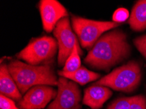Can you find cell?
Here are the masks:
<instances>
[{
  "mask_svg": "<svg viewBox=\"0 0 146 109\" xmlns=\"http://www.w3.org/2000/svg\"><path fill=\"white\" fill-rule=\"evenodd\" d=\"M57 91L47 85H38L30 88L25 93L18 106L21 109L44 108L56 96Z\"/></svg>",
  "mask_w": 146,
  "mask_h": 109,
  "instance_id": "cell-8",
  "label": "cell"
},
{
  "mask_svg": "<svg viewBox=\"0 0 146 109\" xmlns=\"http://www.w3.org/2000/svg\"><path fill=\"white\" fill-rule=\"evenodd\" d=\"M128 23L134 31L142 32L146 30V0L137 1L132 8Z\"/></svg>",
  "mask_w": 146,
  "mask_h": 109,
  "instance_id": "cell-12",
  "label": "cell"
},
{
  "mask_svg": "<svg viewBox=\"0 0 146 109\" xmlns=\"http://www.w3.org/2000/svg\"><path fill=\"white\" fill-rule=\"evenodd\" d=\"M58 50L56 40L52 37L43 36L35 39L17 54L19 59L32 65H45L50 62Z\"/></svg>",
  "mask_w": 146,
  "mask_h": 109,
  "instance_id": "cell-4",
  "label": "cell"
},
{
  "mask_svg": "<svg viewBox=\"0 0 146 109\" xmlns=\"http://www.w3.org/2000/svg\"><path fill=\"white\" fill-rule=\"evenodd\" d=\"M53 33L58 46V64L60 67L64 66L75 45L79 44L78 39L71 28L68 17L64 18L57 23Z\"/></svg>",
  "mask_w": 146,
  "mask_h": 109,
  "instance_id": "cell-7",
  "label": "cell"
},
{
  "mask_svg": "<svg viewBox=\"0 0 146 109\" xmlns=\"http://www.w3.org/2000/svg\"><path fill=\"white\" fill-rule=\"evenodd\" d=\"M133 42L137 49L146 59V35L137 37Z\"/></svg>",
  "mask_w": 146,
  "mask_h": 109,
  "instance_id": "cell-18",
  "label": "cell"
},
{
  "mask_svg": "<svg viewBox=\"0 0 146 109\" xmlns=\"http://www.w3.org/2000/svg\"><path fill=\"white\" fill-rule=\"evenodd\" d=\"M0 92L15 101H19L23 98L16 82L9 71L8 65L1 63L0 67Z\"/></svg>",
  "mask_w": 146,
  "mask_h": 109,
  "instance_id": "cell-11",
  "label": "cell"
},
{
  "mask_svg": "<svg viewBox=\"0 0 146 109\" xmlns=\"http://www.w3.org/2000/svg\"><path fill=\"white\" fill-rule=\"evenodd\" d=\"M58 74L60 77L72 80L80 85H85L88 82L96 81L100 77V75L93 71L88 70L85 67L81 66L79 69L74 72H66L64 71H58Z\"/></svg>",
  "mask_w": 146,
  "mask_h": 109,
  "instance_id": "cell-13",
  "label": "cell"
},
{
  "mask_svg": "<svg viewBox=\"0 0 146 109\" xmlns=\"http://www.w3.org/2000/svg\"><path fill=\"white\" fill-rule=\"evenodd\" d=\"M39 8L43 29L48 33L54 30L61 19L68 17L66 9L56 0H41Z\"/></svg>",
  "mask_w": 146,
  "mask_h": 109,
  "instance_id": "cell-9",
  "label": "cell"
},
{
  "mask_svg": "<svg viewBox=\"0 0 146 109\" xmlns=\"http://www.w3.org/2000/svg\"><path fill=\"white\" fill-rule=\"evenodd\" d=\"M130 14L129 11L125 8H119L115 11L113 15V22L121 24L129 18Z\"/></svg>",
  "mask_w": 146,
  "mask_h": 109,
  "instance_id": "cell-16",
  "label": "cell"
},
{
  "mask_svg": "<svg viewBox=\"0 0 146 109\" xmlns=\"http://www.w3.org/2000/svg\"><path fill=\"white\" fill-rule=\"evenodd\" d=\"M112 95V92L106 86L93 84L84 92L83 103L92 109H100Z\"/></svg>",
  "mask_w": 146,
  "mask_h": 109,
  "instance_id": "cell-10",
  "label": "cell"
},
{
  "mask_svg": "<svg viewBox=\"0 0 146 109\" xmlns=\"http://www.w3.org/2000/svg\"><path fill=\"white\" fill-rule=\"evenodd\" d=\"M129 109H146V97L142 95L134 96Z\"/></svg>",
  "mask_w": 146,
  "mask_h": 109,
  "instance_id": "cell-17",
  "label": "cell"
},
{
  "mask_svg": "<svg viewBox=\"0 0 146 109\" xmlns=\"http://www.w3.org/2000/svg\"><path fill=\"white\" fill-rule=\"evenodd\" d=\"M57 86L56 96L47 109H81V91L76 82L60 77Z\"/></svg>",
  "mask_w": 146,
  "mask_h": 109,
  "instance_id": "cell-6",
  "label": "cell"
},
{
  "mask_svg": "<svg viewBox=\"0 0 146 109\" xmlns=\"http://www.w3.org/2000/svg\"><path fill=\"white\" fill-rule=\"evenodd\" d=\"M133 97H120L113 101L108 109H129Z\"/></svg>",
  "mask_w": 146,
  "mask_h": 109,
  "instance_id": "cell-15",
  "label": "cell"
},
{
  "mask_svg": "<svg viewBox=\"0 0 146 109\" xmlns=\"http://www.w3.org/2000/svg\"><path fill=\"white\" fill-rule=\"evenodd\" d=\"M141 78L140 64L137 61H130L101 78L95 84L106 86L119 92L130 93L138 87Z\"/></svg>",
  "mask_w": 146,
  "mask_h": 109,
  "instance_id": "cell-3",
  "label": "cell"
},
{
  "mask_svg": "<svg viewBox=\"0 0 146 109\" xmlns=\"http://www.w3.org/2000/svg\"><path fill=\"white\" fill-rule=\"evenodd\" d=\"M83 52L79 47V44H76L72 54L66 60L62 71H66V72L72 73L79 69L81 67V59L79 55H83Z\"/></svg>",
  "mask_w": 146,
  "mask_h": 109,
  "instance_id": "cell-14",
  "label": "cell"
},
{
  "mask_svg": "<svg viewBox=\"0 0 146 109\" xmlns=\"http://www.w3.org/2000/svg\"><path fill=\"white\" fill-rule=\"evenodd\" d=\"M130 54V46L125 33L115 30L100 37L85 58L90 67L108 70L127 59Z\"/></svg>",
  "mask_w": 146,
  "mask_h": 109,
  "instance_id": "cell-1",
  "label": "cell"
},
{
  "mask_svg": "<svg viewBox=\"0 0 146 109\" xmlns=\"http://www.w3.org/2000/svg\"><path fill=\"white\" fill-rule=\"evenodd\" d=\"M0 107L1 109H21L17 107L13 99L2 94L0 96Z\"/></svg>",
  "mask_w": 146,
  "mask_h": 109,
  "instance_id": "cell-19",
  "label": "cell"
},
{
  "mask_svg": "<svg viewBox=\"0 0 146 109\" xmlns=\"http://www.w3.org/2000/svg\"><path fill=\"white\" fill-rule=\"evenodd\" d=\"M73 29L78 37L82 47L90 50L104 33L119 27L121 24L115 22L96 21L72 16Z\"/></svg>",
  "mask_w": 146,
  "mask_h": 109,
  "instance_id": "cell-5",
  "label": "cell"
},
{
  "mask_svg": "<svg viewBox=\"0 0 146 109\" xmlns=\"http://www.w3.org/2000/svg\"><path fill=\"white\" fill-rule=\"evenodd\" d=\"M8 68L22 94L35 86H58V80L49 64L32 65L15 59L9 62Z\"/></svg>",
  "mask_w": 146,
  "mask_h": 109,
  "instance_id": "cell-2",
  "label": "cell"
}]
</instances>
